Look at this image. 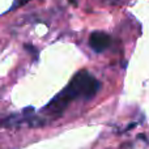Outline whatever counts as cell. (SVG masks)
Wrapping results in <instances>:
<instances>
[{
	"instance_id": "cell-4",
	"label": "cell",
	"mask_w": 149,
	"mask_h": 149,
	"mask_svg": "<svg viewBox=\"0 0 149 149\" xmlns=\"http://www.w3.org/2000/svg\"><path fill=\"white\" fill-rule=\"evenodd\" d=\"M70 1H71V3H74V0H70Z\"/></svg>"
},
{
	"instance_id": "cell-1",
	"label": "cell",
	"mask_w": 149,
	"mask_h": 149,
	"mask_svg": "<svg viewBox=\"0 0 149 149\" xmlns=\"http://www.w3.org/2000/svg\"><path fill=\"white\" fill-rule=\"evenodd\" d=\"M101 82L88 71H80L71 79L67 86L58 93L43 109L49 115L58 116L76 100H90L98 93Z\"/></svg>"
},
{
	"instance_id": "cell-2",
	"label": "cell",
	"mask_w": 149,
	"mask_h": 149,
	"mask_svg": "<svg viewBox=\"0 0 149 149\" xmlns=\"http://www.w3.org/2000/svg\"><path fill=\"white\" fill-rule=\"evenodd\" d=\"M111 43V38L109 34L103 33V31H93L89 37V46L94 52L100 54V52L105 51L109 49Z\"/></svg>"
},
{
	"instance_id": "cell-3",
	"label": "cell",
	"mask_w": 149,
	"mask_h": 149,
	"mask_svg": "<svg viewBox=\"0 0 149 149\" xmlns=\"http://www.w3.org/2000/svg\"><path fill=\"white\" fill-rule=\"evenodd\" d=\"M28 1H30V0H15V3H13V5H12V9H16L17 7H21V5L26 4Z\"/></svg>"
}]
</instances>
